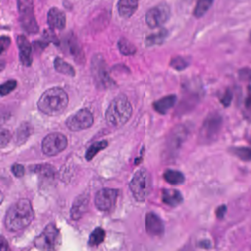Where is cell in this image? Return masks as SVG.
Listing matches in <instances>:
<instances>
[{
    "label": "cell",
    "instance_id": "2e32d148",
    "mask_svg": "<svg viewBox=\"0 0 251 251\" xmlns=\"http://www.w3.org/2000/svg\"><path fill=\"white\" fill-rule=\"evenodd\" d=\"M47 23L50 29L62 30L66 26V15L60 9L53 7L49 10L47 14Z\"/></svg>",
    "mask_w": 251,
    "mask_h": 251
},
{
    "label": "cell",
    "instance_id": "b9f144b4",
    "mask_svg": "<svg viewBox=\"0 0 251 251\" xmlns=\"http://www.w3.org/2000/svg\"><path fill=\"white\" fill-rule=\"evenodd\" d=\"M179 251H194L193 250V249H191V248L189 247V246H185V247L183 248V249H181V250Z\"/></svg>",
    "mask_w": 251,
    "mask_h": 251
},
{
    "label": "cell",
    "instance_id": "277c9868",
    "mask_svg": "<svg viewBox=\"0 0 251 251\" xmlns=\"http://www.w3.org/2000/svg\"><path fill=\"white\" fill-rule=\"evenodd\" d=\"M223 119L217 112L209 113L199 131L198 141L201 144H211L216 141L222 129Z\"/></svg>",
    "mask_w": 251,
    "mask_h": 251
},
{
    "label": "cell",
    "instance_id": "e575fe53",
    "mask_svg": "<svg viewBox=\"0 0 251 251\" xmlns=\"http://www.w3.org/2000/svg\"><path fill=\"white\" fill-rule=\"evenodd\" d=\"M11 134H10L9 130L6 128H1V132H0V145H1V149L5 147L9 142L11 140Z\"/></svg>",
    "mask_w": 251,
    "mask_h": 251
},
{
    "label": "cell",
    "instance_id": "ba28073f",
    "mask_svg": "<svg viewBox=\"0 0 251 251\" xmlns=\"http://www.w3.org/2000/svg\"><path fill=\"white\" fill-rule=\"evenodd\" d=\"M60 235L59 230L54 224L47 226L41 234L35 239V246L41 251L56 250L60 244Z\"/></svg>",
    "mask_w": 251,
    "mask_h": 251
},
{
    "label": "cell",
    "instance_id": "7a4b0ae2",
    "mask_svg": "<svg viewBox=\"0 0 251 251\" xmlns=\"http://www.w3.org/2000/svg\"><path fill=\"white\" fill-rule=\"evenodd\" d=\"M69 104V97L63 88L59 87L44 91L37 102L38 110L49 116L62 114Z\"/></svg>",
    "mask_w": 251,
    "mask_h": 251
},
{
    "label": "cell",
    "instance_id": "d6986e66",
    "mask_svg": "<svg viewBox=\"0 0 251 251\" xmlns=\"http://www.w3.org/2000/svg\"><path fill=\"white\" fill-rule=\"evenodd\" d=\"M162 201L172 207L179 206L184 201V197L181 192L175 189H165L162 191Z\"/></svg>",
    "mask_w": 251,
    "mask_h": 251
},
{
    "label": "cell",
    "instance_id": "60d3db41",
    "mask_svg": "<svg viewBox=\"0 0 251 251\" xmlns=\"http://www.w3.org/2000/svg\"><path fill=\"white\" fill-rule=\"evenodd\" d=\"M0 251H10L7 240L1 236L0 240Z\"/></svg>",
    "mask_w": 251,
    "mask_h": 251
},
{
    "label": "cell",
    "instance_id": "8992f818",
    "mask_svg": "<svg viewBox=\"0 0 251 251\" xmlns=\"http://www.w3.org/2000/svg\"><path fill=\"white\" fill-rule=\"evenodd\" d=\"M129 186L136 200L139 202L144 201L151 190V178L147 170L141 168L137 171Z\"/></svg>",
    "mask_w": 251,
    "mask_h": 251
},
{
    "label": "cell",
    "instance_id": "7c38bea8",
    "mask_svg": "<svg viewBox=\"0 0 251 251\" xmlns=\"http://www.w3.org/2000/svg\"><path fill=\"white\" fill-rule=\"evenodd\" d=\"M118 196L119 191L116 189H101L96 194L94 199L96 206L102 212L110 211L116 204Z\"/></svg>",
    "mask_w": 251,
    "mask_h": 251
},
{
    "label": "cell",
    "instance_id": "ac0fdd59",
    "mask_svg": "<svg viewBox=\"0 0 251 251\" xmlns=\"http://www.w3.org/2000/svg\"><path fill=\"white\" fill-rule=\"evenodd\" d=\"M176 101V95L172 94L162 97L160 100L154 101L153 107L155 111L159 114L166 115L175 106Z\"/></svg>",
    "mask_w": 251,
    "mask_h": 251
},
{
    "label": "cell",
    "instance_id": "8d00e7d4",
    "mask_svg": "<svg viewBox=\"0 0 251 251\" xmlns=\"http://www.w3.org/2000/svg\"><path fill=\"white\" fill-rule=\"evenodd\" d=\"M240 79L243 81H251V69L249 68H244L239 72Z\"/></svg>",
    "mask_w": 251,
    "mask_h": 251
},
{
    "label": "cell",
    "instance_id": "74e56055",
    "mask_svg": "<svg viewBox=\"0 0 251 251\" xmlns=\"http://www.w3.org/2000/svg\"><path fill=\"white\" fill-rule=\"evenodd\" d=\"M10 45V39L7 36H1V53L6 51Z\"/></svg>",
    "mask_w": 251,
    "mask_h": 251
},
{
    "label": "cell",
    "instance_id": "d6a6232c",
    "mask_svg": "<svg viewBox=\"0 0 251 251\" xmlns=\"http://www.w3.org/2000/svg\"><path fill=\"white\" fill-rule=\"evenodd\" d=\"M16 87H17V82L14 79H10V80H7V82H4L1 85V91H0L1 97L8 95L12 91L16 89Z\"/></svg>",
    "mask_w": 251,
    "mask_h": 251
},
{
    "label": "cell",
    "instance_id": "83f0119b",
    "mask_svg": "<svg viewBox=\"0 0 251 251\" xmlns=\"http://www.w3.org/2000/svg\"><path fill=\"white\" fill-rule=\"evenodd\" d=\"M109 143L107 140H103L95 142L89 146L85 153V159L87 161H91L97 156V153L101 151L104 150L107 147Z\"/></svg>",
    "mask_w": 251,
    "mask_h": 251
},
{
    "label": "cell",
    "instance_id": "7402d4cb",
    "mask_svg": "<svg viewBox=\"0 0 251 251\" xmlns=\"http://www.w3.org/2000/svg\"><path fill=\"white\" fill-rule=\"evenodd\" d=\"M164 178L167 182L172 185H180L186 181L185 176L182 172L176 170L167 169L164 173Z\"/></svg>",
    "mask_w": 251,
    "mask_h": 251
},
{
    "label": "cell",
    "instance_id": "7bdbcfd3",
    "mask_svg": "<svg viewBox=\"0 0 251 251\" xmlns=\"http://www.w3.org/2000/svg\"><path fill=\"white\" fill-rule=\"evenodd\" d=\"M249 114L248 115V119H250V121L251 122V111L249 112Z\"/></svg>",
    "mask_w": 251,
    "mask_h": 251
},
{
    "label": "cell",
    "instance_id": "cb8c5ba5",
    "mask_svg": "<svg viewBox=\"0 0 251 251\" xmlns=\"http://www.w3.org/2000/svg\"><path fill=\"white\" fill-rule=\"evenodd\" d=\"M168 36V32L167 29H162L158 32L147 35L145 38V45L147 47L161 45L165 42Z\"/></svg>",
    "mask_w": 251,
    "mask_h": 251
},
{
    "label": "cell",
    "instance_id": "ab89813d",
    "mask_svg": "<svg viewBox=\"0 0 251 251\" xmlns=\"http://www.w3.org/2000/svg\"><path fill=\"white\" fill-rule=\"evenodd\" d=\"M245 106L249 111H251V85L248 88V94L246 100H245Z\"/></svg>",
    "mask_w": 251,
    "mask_h": 251
},
{
    "label": "cell",
    "instance_id": "f546056e",
    "mask_svg": "<svg viewBox=\"0 0 251 251\" xmlns=\"http://www.w3.org/2000/svg\"><path fill=\"white\" fill-rule=\"evenodd\" d=\"M215 0H197L194 9V16L201 18L211 8Z\"/></svg>",
    "mask_w": 251,
    "mask_h": 251
},
{
    "label": "cell",
    "instance_id": "484cf974",
    "mask_svg": "<svg viewBox=\"0 0 251 251\" xmlns=\"http://www.w3.org/2000/svg\"><path fill=\"white\" fill-rule=\"evenodd\" d=\"M228 152L244 162H251V149L246 146H231Z\"/></svg>",
    "mask_w": 251,
    "mask_h": 251
},
{
    "label": "cell",
    "instance_id": "30bf717a",
    "mask_svg": "<svg viewBox=\"0 0 251 251\" xmlns=\"http://www.w3.org/2000/svg\"><path fill=\"white\" fill-rule=\"evenodd\" d=\"M170 7L166 3H161L147 10L145 21L149 27H160L163 26L170 17Z\"/></svg>",
    "mask_w": 251,
    "mask_h": 251
},
{
    "label": "cell",
    "instance_id": "52a82bcc",
    "mask_svg": "<svg viewBox=\"0 0 251 251\" xmlns=\"http://www.w3.org/2000/svg\"><path fill=\"white\" fill-rule=\"evenodd\" d=\"M18 8L22 28L28 33H37L39 29L34 13L33 0H18Z\"/></svg>",
    "mask_w": 251,
    "mask_h": 251
},
{
    "label": "cell",
    "instance_id": "1f68e13d",
    "mask_svg": "<svg viewBox=\"0 0 251 251\" xmlns=\"http://www.w3.org/2000/svg\"><path fill=\"white\" fill-rule=\"evenodd\" d=\"M169 65L175 70L178 71V72H181V71L185 70L186 69L188 68V66H190V63L184 57L178 56V57H173L171 60Z\"/></svg>",
    "mask_w": 251,
    "mask_h": 251
},
{
    "label": "cell",
    "instance_id": "d590c367",
    "mask_svg": "<svg viewBox=\"0 0 251 251\" xmlns=\"http://www.w3.org/2000/svg\"><path fill=\"white\" fill-rule=\"evenodd\" d=\"M11 171L16 178H22L25 176V167L21 164L16 163L12 165Z\"/></svg>",
    "mask_w": 251,
    "mask_h": 251
},
{
    "label": "cell",
    "instance_id": "3957f363",
    "mask_svg": "<svg viewBox=\"0 0 251 251\" xmlns=\"http://www.w3.org/2000/svg\"><path fill=\"white\" fill-rule=\"evenodd\" d=\"M132 113V105L128 97L117 96L112 100L106 110V120L111 126L119 128L130 120Z\"/></svg>",
    "mask_w": 251,
    "mask_h": 251
},
{
    "label": "cell",
    "instance_id": "6da1fadb",
    "mask_svg": "<svg viewBox=\"0 0 251 251\" xmlns=\"http://www.w3.org/2000/svg\"><path fill=\"white\" fill-rule=\"evenodd\" d=\"M34 219V211L30 201L20 199L12 204L4 218V225L8 231H20L27 228Z\"/></svg>",
    "mask_w": 251,
    "mask_h": 251
},
{
    "label": "cell",
    "instance_id": "f35d334b",
    "mask_svg": "<svg viewBox=\"0 0 251 251\" xmlns=\"http://www.w3.org/2000/svg\"><path fill=\"white\" fill-rule=\"evenodd\" d=\"M226 212L227 206H225V205H221V206L218 207V209L215 211L217 218H219V219H222V218H223L224 216H225Z\"/></svg>",
    "mask_w": 251,
    "mask_h": 251
},
{
    "label": "cell",
    "instance_id": "f1b7e54d",
    "mask_svg": "<svg viewBox=\"0 0 251 251\" xmlns=\"http://www.w3.org/2000/svg\"><path fill=\"white\" fill-rule=\"evenodd\" d=\"M118 48L121 54L125 56L134 55L137 53V47L125 38H122L119 40Z\"/></svg>",
    "mask_w": 251,
    "mask_h": 251
},
{
    "label": "cell",
    "instance_id": "603a6c76",
    "mask_svg": "<svg viewBox=\"0 0 251 251\" xmlns=\"http://www.w3.org/2000/svg\"><path fill=\"white\" fill-rule=\"evenodd\" d=\"M34 173L45 179H54L56 176V168L50 164H40L34 167Z\"/></svg>",
    "mask_w": 251,
    "mask_h": 251
},
{
    "label": "cell",
    "instance_id": "8fae6325",
    "mask_svg": "<svg viewBox=\"0 0 251 251\" xmlns=\"http://www.w3.org/2000/svg\"><path fill=\"white\" fill-rule=\"evenodd\" d=\"M94 116L88 109H81L69 116L66 125L70 131H80L90 128L94 124Z\"/></svg>",
    "mask_w": 251,
    "mask_h": 251
},
{
    "label": "cell",
    "instance_id": "e0dca14e",
    "mask_svg": "<svg viewBox=\"0 0 251 251\" xmlns=\"http://www.w3.org/2000/svg\"><path fill=\"white\" fill-rule=\"evenodd\" d=\"M88 203H89V196L88 194L84 193L78 196L71 209V217L72 219L78 221L80 218H82L88 209Z\"/></svg>",
    "mask_w": 251,
    "mask_h": 251
},
{
    "label": "cell",
    "instance_id": "4316f807",
    "mask_svg": "<svg viewBox=\"0 0 251 251\" xmlns=\"http://www.w3.org/2000/svg\"><path fill=\"white\" fill-rule=\"evenodd\" d=\"M67 47L69 52L78 61H82L84 59V53L78 44V41L73 35H69L67 39Z\"/></svg>",
    "mask_w": 251,
    "mask_h": 251
},
{
    "label": "cell",
    "instance_id": "9c48e42d",
    "mask_svg": "<svg viewBox=\"0 0 251 251\" xmlns=\"http://www.w3.org/2000/svg\"><path fill=\"white\" fill-rule=\"evenodd\" d=\"M68 140L62 133L53 132L47 134L41 143V150L48 156H56L67 147Z\"/></svg>",
    "mask_w": 251,
    "mask_h": 251
},
{
    "label": "cell",
    "instance_id": "836d02e7",
    "mask_svg": "<svg viewBox=\"0 0 251 251\" xmlns=\"http://www.w3.org/2000/svg\"><path fill=\"white\" fill-rule=\"evenodd\" d=\"M232 100L233 92L229 88L225 90V93L221 96V99H220L221 104L225 107H229L231 102H232Z\"/></svg>",
    "mask_w": 251,
    "mask_h": 251
},
{
    "label": "cell",
    "instance_id": "44dd1931",
    "mask_svg": "<svg viewBox=\"0 0 251 251\" xmlns=\"http://www.w3.org/2000/svg\"><path fill=\"white\" fill-rule=\"evenodd\" d=\"M32 132H33V127L32 125L28 122H24L16 130V135H15L16 143L18 145L23 144L32 135Z\"/></svg>",
    "mask_w": 251,
    "mask_h": 251
},
{
    "label": "cell",
    "instance_id": "5b68a950",
    "mask_svg": "<svg viewBox=\"0 0 251 251\" xmlns=\"http://www.w3.org/2000/svg\"><path fill=\"white\" fill-rule=\"evenodd\" d=\"M91 70L94 83L100 89H108L115 85L114 81L111 77L109 66L102 54H97L92 57Z\"/></svg>",
    "mask_w": 251,
    "mask_h": 251
},
{
    "label": "cell",
    "instance_id": "4fadbf2b",
    "mask_svg": "<svg viewBox=\"0 0 251 251\" xmlns=\"http://www.w3.org/2000/svg\"><path fill=\"white\" fill-rule=\"evenodd\" d=\"M189 130L184 125H180L174 128L168 140V149L171 153H175L181 149V145L185 141Z\"/></svg>",
    "mask_w": 251,
    "mask_h": 251
},
{
    "label": "cell",
    "instance_id": "4dcf8cb0",
    "mask_svg": "<svg viewBox=\"0 0 251 251\" xmlns=\"http://www.w3.org/2000/svg\"><path fill=\"white\" fill-rule=\"evenodd\" d=\"M106 232L102 228H97L90 235L88 244L91 246H97L104 241Z\"/></svg>",
    "mask_w": 251,
    "mask_h": 251
},
{
    "label": "cell",
    "instance_id": "5bb4252c",
    "mask_svg": "<svg viewBox=\"0 0 251 251\" xmlns=\"http://www.w3.org/2000/svg\"><path fill=\"white\" fill-rule=\"evenodd\" d=\"M146 231L153 237H161L165 233V225L162 220L153 212L146 215Z\"/></svg>",
    "mask_w": 251,
    "mask_h": 251
},
{
    "label": "cell",
    "instance_id": "9a60e30c",
    "mask_svg": "<svg viewBox=\"0 0 251 251\" xmlns=\"http://www.w3.org/2000/svg\"><path fill=\"white\" fill-rule=\"evenodd\" d=\"M17 45L21 63L24 66L29 67L32 63V45L25 35L17 37Z\"/></svg>",
    "mask_w": 251,
    "mask_h": 251
},
{
    "label": "cell",
    "instance_id": "ffe728a7",
    "mask_svg": "<svg viewBox=\"0 0 251 251\" xmlns=\"http://www.w3.org/2000/svg\"><path fill=\"white\" fill-rule=\"evenodd\" d=\"M139 7V0H119L117 4L118 12L121 17L128 19L137 11Z\"/></svg>",
    "mask_w": 251,
    "mask_h": 251
},
{
    "label": "cell",
    "instance_id": "ee69618b",
    "mask_svg": "<svg viewBox=\"0 0 251 251\" xmlns=\"http://www.w3.org/2000/svg\"><path fill=\"white\" fill-rule=\"evenodd\" d=\"M249 41H250V42L251 43V30L250 32V34H249Z\"/></svg>",
    "mask_w": 251,
    "mask_h": 251
},
{
    "label": "cell",
    "instance_id": "d4e9b609",
    "mask_svg": "<svg viewBox=\"0 0 251 251\" xmlns=\"http://www.w3.org/2000/svg\"><path fill=\"white\" fill-rule=\"evenodd\" d=\"M54 67L58 73L66 75V76L73 77L76 75L75 69L60 57H56L55 59Z\"/></svg>",
    "mask_w": 251,
    "mask_h": 251
}]
</instances>
